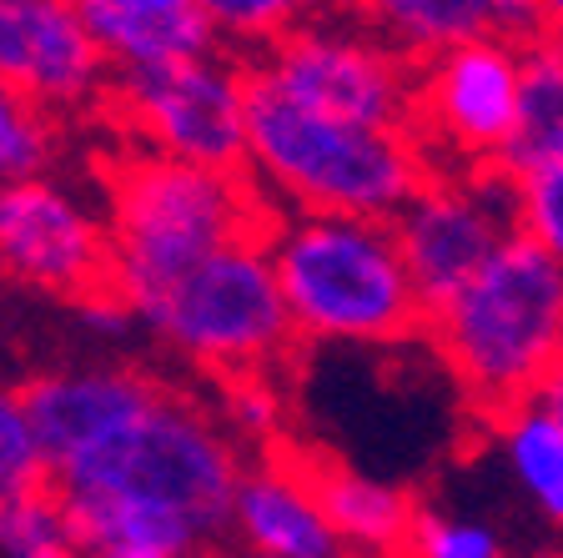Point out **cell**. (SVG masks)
I'll return each mask as SVG.
<instances>
[{
  "label": "cell",
  "instance_id": "7c38bea8",
  "mask_svg": "<svg viewBox=\"0 0 563 558\" xmlns=\"http://www.w3.org/2000/svg\"><path fill=\"white\" fill-rule=\"evenodd\" d=\"M0 86L51 121L106 106L111 66L76 0H0Z\"/></svg>",
  "mask_w": 563,
  "mask_h": 558
},
{
  "label": "cell",
  "instance_id": "44dd1931",
  "mask_svg": "<svg viewBox=\"0 0 563 558\" xmlns=\"http://www.w3.org/2000/svg\"><path fill=\"white\" fill-rule=\"evenodd\" d=\"M0 558H86L66 508L51 489L0 503Z\"/></svg>",
  "mask_w": 563,
  "mask_h": 558
},
{
  "label": "cell",
  "instance_id": "8fae6325",
  "mask_svg": "<svg viewBox=\"0 0 563 558\" xmlns=\"http://www.w3.org/2000/svg\"><path fill=\"white\" fill-rule=\"evenodd\" d=\"M422 297V313L453 297L514 237V201L504 172H428L408 207L387 221Z\"/></svg>",
  "mask_w": 563,
  "mask_h": 558
},
{
  "label": "cell",
  "instance_id": "5bb4252c",
  "mask_svg": "<svg viewBox=\"0 0 563 558\" xmlns=\"http://www.w3.org/2000/svg\"><path fill=\"white\" fill-rule=\"evenodd\" d=\"M227 538L246 558H342L317 503L312 468L277 448L242 463L232 513H227Z\"/></svg>",
  "mask_w": 563,
  "mask_h": 558
},
{
  "label": "cell",
  "instance_id": "7a4b0ae2",
  "mask_svg": "<svg viewBox=\"0 0 563 558\" xmlns=\"http://www.w3.org/2000/svg\"><path fill=\"white\" fill-rule=\"evenodd\" d=\"M428 172L412 131H363L317 117L246 76L242 176L267 211L393 221Z\"/></svg>",
  "mask_w": 563,
  "mask_h": 558
},
{
  "label": "cell",
  "instance_id": "f1b7e54d",
  "mask_svg": "<svg viewBox=\"0 0 563 558\" xmlns=\"http://www.w3.org/2000/svg\"><path fill=\"white\" fill-rule=\"evenodd\" d=\"M543 31L563 41V0H543Z\"/></svg>",
  "mask_w": 563,
  "mask_h": 558
},
{
  "label": "cell",
  "instance_id": "f546056e",
  "mask_svg": "<svg viewBox=\"0 0 563 558\" xmlns=\"http://www.w3.org/2000/svg\"><path fill=\"white\" fill-rule=\"evenodd\" d=\"M508 558H563V544H543V548H528V554H508Z\"/></svg>",
  "mask_w": 563,
  "mask_h": 558
},
{
  "label": "cell",
  "instance_id": "6da1fadb",
  "mask_svg": "<svg viewBox=\"0 0 563 558\" xmlns=\"http://www.w3.org/2000/svg\"><path fill=\"white\" fill-rule=\"evenodd\" d=\"M242 463L207 397L162 383L86 453L51 468L46 489L66 508L86 558H207L227 544Z\"/></svg>",
  "mask_w": 563,
  "mask_h": 558
},
{
  "label": "cell",
  "instance_id": "7402d4cb",
  "mask_svg": "<svg viewBox=\"0 0 563 558\" xmlns=\"http://www.w3.org/2000/svg\"><path fill=\"white\" fill-rule=\"evenodd\" d=\"M508 201H514V237L539 247L563 267V156L508 172Z\"/></svg>",
  "mask_w": 563,
  "mask_h": 558
},
{
  "label": "cell",
  "instance_id": "ffe728a7",
  "mask_svg": "<svg viewBox=\"0 0 563 558\" xmlns=\"http://www.w3.org/2000/svg\"><path fill=\"white\" fill-rule=\"evenodd\" d=\"M211 418L227 438L236 442L242 458L272 453V442L287 433V387H282L277 372H246V378H227V383H211Z\"/></svg>",
  "mask_w": 563,
  "mask_h": 558
},
{
  "label": "cell",
  "instance_id": "52a82bcc",
  "mask_svg": "<svg viewBox=\"0 0 563 558\" xmlns=\"http://www.w3.org/2000/svg\"><path fill=\"white\" fill-rule=\"evenodd\" d=\"M252 81L282 101L363 131H412L418 66L398 56L357 11H307L262 61Z\"/></svg>",
  "mask_w": 563,
  "mask_h": 558
},
{
  "label": "cell",
  "instance_id": "2e32d148",
  "mask_svg": "<svg viewBox=\"0 0 563 558\" xmlns=\"http://www.w3.org/2000/svg\"><path fill=\"white\" fill-rule=\"evenodd\" d=\"M76 11L111 66V81L217 51L207 0H76Z\"/></svg>",
  "mask_w": 563,
  "mask_h": 558
},
{
  "label": "cell",
  "instance_id": "4dcf8cb0",
  "mask_svg": "<svg viewBox=\"0 0 563 558\" xmlns=\"http://www.w3.org/2000/svg\"><path fill=\"white\" fill-rule=\"evenodd\" d=\"M91 558H146V554H91Z\"/></svg>",
  "mask_w": 563,
  "mask_h": 558
},
{
  "label": "cell",
  "instance_id": "4316f807",
  "mask_svg": "<svg viewBox=\"0 0 563 558\" xmlns=\"http://www.w3.org/2000/svg\"><path fill=\"white\" fill-rule=\"evenodd\" d=\"M70 317H76V327L91 338V348H101V358H117V348H126V342L136 338V322H131L126 303H121L111 287L86 297V303H76Z\"/></svg>",
  "mask_w": 563,
  "mask_h": 558
},
{
  "label": "cell",
  "instance_id": "d4e9b609",
  "mask_svg": "<svg viewBox=\"0 0 563 558\" xmlns=\"http://www.w3.org/2000/svg\"><path fill=\"white\" fill-rule=\"evenodd\" d=\"M56 156H60V121L41 117L35 106H25L21 96L0 86V186L51 172Z\"/></svg>",
  "mask_w": 563,
  "mask_h": 558
},
{
  "label": "cell",
  "instance_id": "d6986e66",
  "mask_svg": "<svg viewBox=\"0 0 563 558\" xmlns=\"http://www.w3.org/2000/svg\"><path fill=\"white\" fill-rule=\"evenodd\" d=\"M549 156H563V41L543 31L518 46V127L498 172H523Z\"/></svg>",
  "mask_w": 563,
  "mask_h": 558
},
{
  "label": "cell",
  "instance_id": "5b68a950",
  "mask_svg": "<svg viewBox=\"0 0 563 558\" xmlns=\"http://www.w3.org/2000/svg\"><path fill=\"white\" fill-rule=\"evenodd\" d=\"M101 211L111 232V292L136 303L217 247L262 237L272 211L242 172H201L121 146L101 172Z\"/></svg>",
  "mask_w": 563,
  "mask_h": 558
},
{
  "label": "cell",
  "instance_id": "4fadbf2b",
  "mask_svg": "<svg viewBox=\"0 0 563 558\" xmlns=\"http://www.w3.org/2000/svg\"><path fill=\"white\" fill-rule=\"evenodd\" d=\"M162 383L166 378L131 358H70L25 372L15 397L31 418L46 468H60L66 458L86 453L96 438H106L121 418H131Z\"/></svg>",
  "mask_w": 563,
  "mask_h": 558
},
{
  "label": "cell",
  "instance_id": "3957f363",
  "mask_svg": "<svg viewBox=\"0 0 563 558\" xmlns=\"http://www.w3.org/2000/svg\"><path fill=\"white\" fill-rule=\"evenodd\" d=\"M292 338L307 348H398L422 332V297L387 221L272 211L262 227Z\"/></svg>",
  "mask_w": 563,
  "mask_h": 558
},
{
  "label": "cell",
  "instance_id": "83f0119b",
  "mask_svg": "<svg viewBox=\"0 0 563 558\" xmlns=\"http://www.w3.org/2000/svg\"><path fill=\"white\" fill-rule=\"evenodd\" d=\"M543 403H549L553 407V413H559V418H563V368L559 372H553V378H549V383H543Z\"/></svg>",
  "mask_w": 563,
  "mask_h": 558
},
{
  "label": "cell",
  "instance_id": "603a6c76",
  "mask_svg": "<svg viewBox=\"0 0 563 558\" xmlns=\"http://www.w3.org/2000/svg\"><path fill=\"white\" fill-rule=\"evenodd\" d=\"M211 31H217V51L242 66L262 61L282 35L302 21V6L292 0H207Z\"/></svg>",
  "mask_w": 563,
  "mask_h": 558
},
{
  "label": "cell",
  "instance_id": "9c48e42d",
  "mask_svg": "<svg viewBox=\"0 0 563 558\" xmlns=\"http://www.w3.org/2000/svg\"><path fill=\"white\" fill-rule=\"evenodd\" d=\"M0 282L66 307L111 287L101 197L56 166L0 186Z\"/></svg>",
  "mask_w": 563,
  "mask_h": 558
},
{
  "label": "cell",
  "instance_id": "ba28073f",
  "mask_svg": "<svg viewBox=\"0 0 563 558\" xmlns=\"http://www.w3.org/2000/svg\"><path fill=\"white\" fill-rule=\"evenodd\" d=\"M106 111L131 152L201 172H242L246 156V66L222 51L181 66L117 76Z\"/></svg>",
  "mask_w": 563,
  "mask_h": 558
},
{
  "label": "cell",
  "instance_id": "9a60e30c",
  "mask_svg": "<svg viewBox=\"0 0 563 558\" xmlns=\"http://www.w3.org/2000/svg\"><path fill=\"white\" fill-rule=\"evenodd\" d=\"M357 15L408 66H428L473 41L528 46L533 35H543L539 0H377V6H357Z\"/></svg>",
  "mask_w": 563,
  "mask_h": 558
},
{
  "label": "cell",
  "instance_id": "cb8c5ba5",
  "mask_svg": "<svg viewBox=\"0 0 563 558\" xmlns=\"http://www.w3.org/2000/svg\"><path fill=\"white\" fill-rule=\"evenodd\" d=\"M402 558H508V538L468 508H418Z\"/></svg>",
  "mask_w": 563,
  "mask_h": 558
},
{
  "label": "cell",
  "instance_id": "ac0fdd59",
  "mask_svg": "<svg viewBox=\"0 0 563 558\" xmlns=\"http://www.w3.org/2000/svg\"><path fill=\"white\" fill-rule=\"evenodd\" d=\"M488 438L514 493L533 508L539 524L563 534V418L543 397H528L493 413Z\"/></svg>",
  "mask_w": 563,
  "mask_h": 558
},
{
  "label": "cell",
  "instance_id": "8992f818",
  "mask_svg": "<svg viewBox=\"0 0 563 558\" xmlns=\"http://www.w3.org/2000/svg\"><path fill=\"white\" fill-rule=\"evenodd\" d=\"M126 313L141 338H152L166 358L197 368L211 383L282 372L287 352L297 348L262 237L217 247L197 267L126 303Z\"/></svg>",
  "mask_w": 563,
  "mask_h": 558
},
{
  "label": "cell",
  "instance_id": "30bf717a",
  "mask_svg": "<svg viewBox=\"0 0 563 558\" xmlns=\"http://www.w3.org/2000/svg\"><path fill=\"white\" fill-rule=\"evenodd\" d=\"M518 127V46L473 41L418 66L412 141L438 172H498Z\"/></svg>",
  "mask_w": 563,
  "mask_h": 558
},
{
  "label": "cell",
  "instance_id": "e0dca14e",
  "mask_svg": "<svg viewBox=\"0 0 563 558\" xmlns=\"http://www.w3.org/2000/svg\"><path fill=\"white\" fill-rule=\"evenodd\" d=\"M312 483L342 558H398L408 548L418 503L402 483L347 463L312 468Z\"/></svg>",
  "mask_w": 563,
  "mask_h": 558
},
{
  "label": "cell",
  "instance_id": "484cf974",
  "mask_svg": "<svg viewBox=\"0 0 563 558\" xmlns=\"http://www.w3.org/2000/svg\"><path fill=\"white\" fill-rule=\"evenodd\" d=\"M46 483H51V468L31 433L21 397H15V383L11 387L0 383V503L25 499V493L46 489Z\"/></svg>",
  "mask_w": 563,
  "mask_h": 558
},
{
  "label": "cell",
  "instance_id": "277c9868",
  "mask_svg": "<svg viewBox=\"0 0 563 558\" xmlns=\"http://www.w3.org/2000/svg\"><path fill=\"white\" fill-rule=\"evenodd\" d=\"M422 332L453 387L488 418L528 403L563 368V267L508 237L453 297L428 307Z\"/></svg>",
  "mask_w": 563,
  "mask_h": 558
}]
</instances>
